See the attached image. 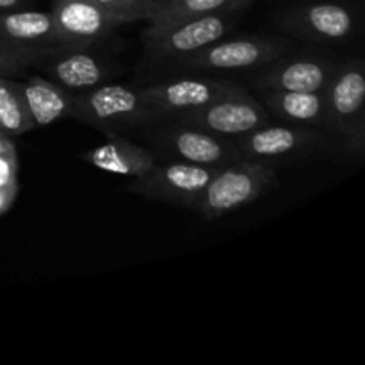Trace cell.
Instances as JSON below:
<instances>
[{
    "instance_id": "5bb4252c",
    "label": "cell",
    "mask_w": 365,
    "mask_h": 365,
    "mask_svg": "<svg viewBox=\"0 0 365 365\" xmlns=\"http://www.w3.org/2000/svg\"><path fill=\"white\" fill-rule=\"evenodd\" d=\"M280 25L289 34L310 41H342L355 29V18L341 4L319 2L287 11Z\"/></svg>"
},
{
    "instance_id": "7c38bea8",
    "label": "cell",
    "mask_w": 365,
    "mask_h": 365,
    "mask_svg": "<svg viewBox=\"0 0 365 365\" xmlns=\"http://www.w3.org/2000/svg\"><path fill=\"white\" fill-rule=\"evenodd\" d=\"M241 159L267 160L292 157L312 150L321 141V135L314 128L299 125H262L255 130L234 139Z\"/></svg>"
},
{
    "instance_id": "5b68a950",
    "label": "cell",
    "mask_w": 365,
    "mask_h": 365,
    "mask_svg": "<svg viewBox=\"0 0 365 365\" xmlns=\"http://www.w3.org/2000/svg\"><path fill=\"white\" fill-rule=\"evenodd\" d=\"M287 50V43L271 36H242L234 39H220L191 56L173 61V68L187 71L212 70H259L280 59Z\"/></svg>"
},
{
    "instance_id": "7402d4cb",
    "label": "cell",
    "mask_w": 365,
    "mask_h": 365,
    "mask_svg": "<svg viewBox=\"0 0 365 365\" xmlns=\"http://www.w3.org/2000/svg\"><path fill=\"white\" fill-rule=\"evenodd\" d=\"M41 52L16 48V46L0 41V75L13 78H24L25 71L29 68H32V64H34V61L38 59Z\"/></svg>"
},
{
    "instance_id": "ffe728a7",
    "label": "cell",
    "mask_w": 365,
    "mask_h": 365,
    "mask_svg": "<svg viewBox=\"0 0 365 365\" xmlns=\"http://www.w3.org/2000/svg\"><path fill=\"white\" fill-rule=\"evenodd\" d=\"M0 128L11 138L34 128L25 106L21 81L0 75Z\"/></svg>"
},
{
    "instance_id": "9c48e42d",
    "label": "cell",
    "mask_w": 365,
    "mask_h": 365,
    "mask_svg": "<svg viewBox=\"0 0 365 365\" xmlns=\"http://www.w3.org/2000/svg\"><path fill=\"white\" fill-rule=\"evenodd\" d=\"M164 127L150 135V141L168 157L202 166H225L241 159L235 141L200 128L163 121Z\"/></svg>"
},
{
    "instance_id": "484cf974",
    "label": "cell",
    "mask_w": 365,
    "mask_h": 365,
    "mask_svg": "<svg viewBox=\"0 0 365 365\" xmlns=\"http://www.w3.org/2000/svg\"><path fill=\"white\" fill-rule=\"evenodd\" d=\"M11 150H14L13 139H11V135H7L6 132L0 130V155L11 152Z\"/></svg>"
},
{
    "instance_id": "9a60e30c",
    "label": "cell",
    "mask_w": 365,
    "mask_h": 365,
    "mask_svg": "<svg viewBox=\"0 0 365 365\" xmlns=\"http://www.w3.org/2000/svg\"><path fill=\"white\" fill-rule=\"evenodd\" d=\"M0 41L34 52L61 45L52 13L31 7L0 13Z\"/></svg>"
},
{
    "instance_id": "2e32d148",
    "label": "cell",
    "mask_w": 365,
    "mask_h": 365,
    "mask_svg": "<svg viewBox=\"0 0 365 365\" xmlns=\"http://www.w3.org/2000/svg\"><path fill=\"white\" fill-rule=\"evenodd\" d=\"M107 141L82 153V159L98 170L127 177H143L157 164L150 150L128 141L121 134H107Z\"/></svg>"
},
{
    "instance_id": "6da1fadb",
    "label": "cell",
    "mask_w": 365,
    "mask_h": 365,
    "mask_svg": "<svg viewBox=\"0 0 365 365\" xmlns=\"http://www.w3.org/2000/svg\"><path fill=\"white\" fill-rule=\"evenodd\" d=\"M73 120L98 128L103 134H123L145 125L163 123L159 114L146 103L141 91L121 84H100L75 93Z\"/></svg>"
},
{
    "instance_id": "52a82bcc",
    "label": "cell",
    "mask_w": 365,
    "mask_h": 365,
    "mask_svg": "<svg viewBox=\"0 0 365 365\" xmlns=\"http://www.w3.org/2000/svg\"><path fill=\"white\" fill-rule=\"evenodd\" d=\"M143 98L160 116L168 120L175 114L195 110L214 100L245 93L246 89L237 82L214 77H177L168 78L159 84L139 88Z\"/></svg>"
},
{
    "instance_id": "d4e9b609",
    "label": "cell",
    "mask_w": 365,
    "mask_h": 365,
    "mask_svg": "<svg viewBox=\"0 0 365 365\" xmlns=\"http://www.w3.org/2000/svg\"><path fill=\"white\" fill-rule=\"evenodd\" d=\"M31 4L32 0H0V13L27 9V7H31Z\"/></svg>"
},
{
    "instance_id": "ba28073f",
    "label": "cell",
    "mask_w": 365,
    "mask_h": 365,
    "mask_svg": "<svg viewBox=\"0 0 365 365\" xmlns=\"http://www.w3.org/2000/svg\"><path fill=\"white\" fill-rule=\"evenodd\" d=\"M217 168L220 166H202L170 159L168 163H157L143 177H135L128 189L145 198L177 203L192 209L200 192L209 184Z\"/></svg>"
},
{
    "instance_id": "ac0fdd59",
    "label": "cell",
    "mask_w": 365,
    "mask_h": 365,
    "mask_svg": "<svg viewBox=\"0 0 365 365\" xmlns=\"http://www.w3.org/2000/svg\"><path fill=\"white\" fill-rule=\"evenodd\" d=\"M259 100L267 113L291 125L299 127H324V91H274V89H257Z\"/></svg>"
},
{
    "instance_id": "4316f807",
    "label": "cell",
    "mask_w": 365,
    "mask_h": 365,
    "mask_svg": "<svg viewBox=\"0 0 365 365\" xmlns=\"http://www.w3.org/2000/svg\"><path fill=\"white\" fill-rule=\"evenodd\" d=\"M0 130H2V128H0Z\"/></svg>"
},
{
    "instance_id": "30bf717a",
    "label": "cell",
    "mask_w": 365,
    "mask_h": 365,
    "mask_svg": "<svg viewBox=\"0 0 365 365\" xmlns=\"http://www.w3.org/2000/svg\"><path fill=\"white\" fill-rule=\"evenodd\" d=\"M32 68L71 93H82L103 84L110 68L86 46L57 45L39 53Z\"/></svg>"
},
{
    "instance_id": "44dd1931",
    "label": "cell",
    "mask_w": 365,
    "mask_h": 365,
    "mask_svg": "<svg viewBox=\"0 0 365 365\" xmlns=\"http://www.w3.org/2000/svg\"><path fill=\"white\" fill-rule=\"evenodd\" d=\"M120 25L132 21H148L163 6L164 0H95Z\"/></svg>"
},
{
    "instance_id": "8992f818",
    "label": "cell",
    "mask_w": 365,
    "mask_h": 365,
    "mask_svg": "<svg viewBox=\"0 0 365 365\" xmlns=\"http://www.w3.org/2000/svg\"><path fill=\"white\" fill-rule=\"evenodd\" d=\"M164 121L200 128V130L230 139L245 135L255 128L262 127V125L271 123L266 107L248 91L214 100V102L207 103L200 109L175 114Z\"/></svg>"
},
{
    "instance_id": "277c9868",
    "label": "cell",
    "mask_w": 365,
    "mask_h": 365,
    "mask_svg": "<svg viewBox=\"0 0 365 365\" xmlns=\"http://www.w3.org/2000/svg\"><path fill=\"white\" fill-rule=\"evenodd\" d=\"M237 13L239 11H223L185 18L160 27L148 25L143 32L146 57L157 63H173L180 57L191 56L223 39L234 29Z\"/></svg>"
},
{
    "instance_id": "4fadbf2b",
    "label": "cell",
    "mask_w": 365,
    "mask_h": 365,
    "mask_svg": "<svg viewBox=\"0 0 365 365\" xmlns=\"http://www.w3.org/2000/svg\"><path fill=\"white\" fill-rule=\"evenodd\" d=\"M337 64L330 59L317 57H298V59H274L273 63L259 68V73L252 77L257 89L274 91H324Z\"/></svg>"
},
{
    "instance_id": "3957f363",
    "label": "cell",
    "mask_w": 365,
    "mask_h": 365,
    "mask_svg": "<svg viewBox=\"0 0 365 365\" xmlns=\"http://www.w3.org/2000/svg\"><path fill=\"white\" fill-rule=\"evenodd\" d=\"M365 75L362 61L337 64L324 89V128L342 139L351 153L364 152Z\"/></svg>"
},
{
    "instance_id": "e0dca14e",
    "label": "cell",
    "mask_w": 365,
    "mask_h": 365,
    "mask_svg": "<svg viewBox=\"0 0 365 365\" xmlns=\"http://www.w3.org/2000/svg\"><path fill=\"white\" fill-rule=\"evenodd\" d=\"M21 89L34 128L48 127L61 118H71L75 93L61 88L43 75H31L21 81Z\"/></svg>"
},
{
    "instance_id": "7a4b0ae2",
    "label": "cell",
    "mask_w": 365,
    "mask_h": 365,
    "mask_svg": "<svg viewBox=\"0 0 365 365\" xmlns=\"http://www.w3.org/2000/svg\"><path fill=\"white\" fill-rule=\"evenodd\" d=\"M274 180L277 173L269 163L239 159L217 168L192 209L207 220H217L255 202Z\"/></svg>"
},
{
    "instance_id": "603a6c76",
    "label": "cell",
    "mask_w": 365,
    "mask_h": 365,
    "mask_svg": "<svg viewBox=\"0 0 365 365\" xmlns=\"http://www.w3.org/2000/svg\"><path fill=\"white\" fill-rule=\"evenodd\" d=\"M16 171H18L16 150H11V152L2 153V155H0V189L18 184Z\"/></svg>"
},
{
    "instance_id": "cb8c5ba5",
    "label": "cell",
    "mask_w": 365,
    "mask_h": 365,
    "mask_svg": "<svg viewBox=\"0 0 365 365\" xmlns=\"http://www.w3.org/2000/svg\"><path fill=\"white\" fill-rule=\"evenodd\" d=\"M16 192H18V184L0 189V214H4L7 209H9L14 196H16Z\"/></svg>"
},
{
    "instance_id": "8fae6325",
    "label": "cell",
    "mask_w": 365,
    "mask_h": 365,
    "mask_svg": "<svg viewBox=\"0 0 365 365\" xmlns=\"http://www.w3.org/2000/svg\"><path fill=\"white\" fill-rule=\"evenodd\" d=\"M53 24L61 45L89 48L107 38L116 27V20L95 0H52Z\"/></svg>"
},
{
    "instance_id": "d6986e66",
    "label": "cell",
    "mask_w": 365,
    "mask_h": 365,
    "mask_svg": "<svg viewBox=\"0 0 365 365\" xmlns=\"http://www.w3.org/2000/svg\"><path fill=\"white\" fill-rule=\"evenodd\" d=\"M248 4L250 0H164L163 6L152 14L148 25L160 27L185 18L205 16L223 11H241Z\"/></svg>"
}]
</instances>
